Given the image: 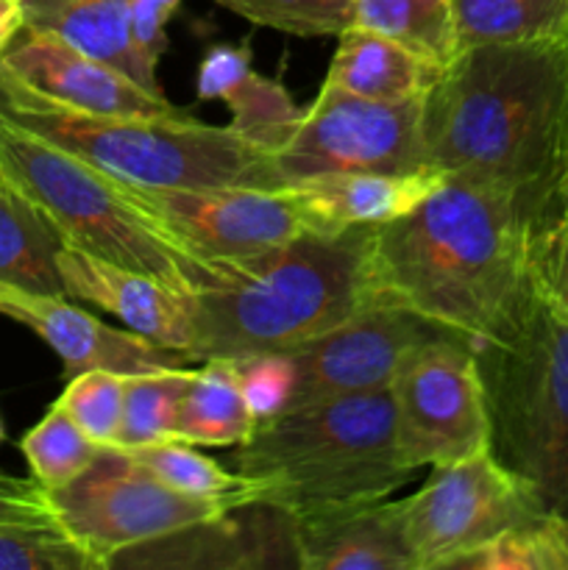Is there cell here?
I'll return each instance as SVG.
<instances>
[{
  "label": "cell",
  "mask_w": 568,
  "mask_h": 570,
  "mask_svg": "<svg viewBox=\"0 0 568 570\" xmlns=\"http://www.w3.org/2000/svg\"><path fill=\"white\" fill-rule=\"evenodd\" d=\"M284 187L323 173H427L421 100L382 104L323 81L287 142L273 154Z\"/></svg>",
  "instance_id": "10"
},
{
  "label": "cell",
  "mask_w": 568,
  "mask_h": 570,
  "mask_svg": "<svg viewBox=\"0 0 568 570\" xmlns=\"http://www.w3.org/2000/svg\"><path fill=\"white\" fill-rule=\"evenodd\" d=\"M115 181L131 204L221 267L271 254L306 232L284 189L143 187L117 176Z\"/></svg>",
  "instance_id": "12"
},
{
  "label": "cell",
  "mask_w": 568,
  "mask_h": 570,
  "mask_svg": "<svg viewBox=\"0 0 568 570\" xmlns=\"http://www.w3.org/2000/svg\"><path fill=\"white\" fill-rule=\"evenodd\" d=\"M566 546H568V521H566Z\"/></svg>",
  "instance_id": "43"
},
{
  "label": "cell",
  "mask_w": 568,
  "mask_h": 570,
  "mask_svg": "<svg viewBox=\"0 0 568 570\" xmlns=\"http://www.w3.org/2000/svg\"><path fill=\"white\" fill-rule=\"evenodd\" d=\"M195 367H165V371L131 373L123 393V417L115 449H145L173 438L178 404L193 379Z\"/></svg>",
  "instance_id": "27"
},
{
  "label": "cell",
  "mask_w": 568,
  "mask_h": 570,
  "mask_svg": "<svg viewBox=\"0 0 568 570\" xmlns=\"http://www.w3.org/2000/svg\"><path fill=\"white\" fill-rule=\"evenodd\" d=\"M221 9L290 37H340L351 28L354 0H212Z\"/></svg>",
  "instance_id": "31"
},
{
  "label": "cell",
  "mask_w": 568,
  "mask_h": 570,
  "mask_svg": "<svg viewBox=\"0 0 568 570\" xmlns=\"http://www.w3.org/2000/svg\"><path fill=\"white\" fill-rule=\"evenodd\" d=\"M451 570H568L566 518L540 515L507 529L482 549L460 557Z\"/></svg>",
  "instance_id": "29"
},
{
  "label": "cell",
  "mask_w": 568,
  "mask_h": 570,
  "mask_svg": "<svg viewBox=\"0 0 568 570\" xmlns=\"http://www.w3.org/2000/svg\"><path fill=\"white\" fill-rule=\"evenodd\" d=\"M251 42H215L200 56L195 87L200 100H223L232 111V128L256 148L276 154L293 128L298 126L301 109L293 95L273 78L254 70Z\"/></svg>",
  "instance_id": "20"
},
{
  "label": "cell",
  "mask_w": 568,
  "mask_h": 570,
  "mask_svg": "<svg viewBox=\"0 0 568 570\" xmlns=\"http://www.w3.org/2000/svg\"><path fill=\"white\" fill-rule=\"evenodd\" d=\"M399 510L415 570H451L460 557L482 549L507 529L549 515L490 449L432 465L427 484L399 501Z\"/></svg>",
  "instance_id": "9"
},
{
  "label": "cell",
  "mask_w": 568,
  "mask_h": 570,
  "mask_svg": "<svg viewBox=\"0 0 568 570\" xmlns=\"http://www.w3.org/2000/svg\"><path fill=\"white\" fill-rule=\"evenodd\" d=\"M527 273L532 293L568 323V206L529 226Z\"/></svg>",
  "instance_id": "33"
},
{
  "label": "cell",
  "mask_w": 568,
  "mask_h": 570,
  "mask_svg": "<svg viewBox=\"0 0 568 570\" xmlns=\"http://www.w3.org/2000/svg\"><path fill=\"white\" fill-rule=\"evenodd\" d=\"M22 28L53 33L150 92H161L156 67L139 56L131 39L128 0H22Z\"/></svg>",
  "instance_id": "21"
},
{
  "label": "cell",
  "mask_w": 568,
  "mask_h": 570,
  "mask_svg": "<svg viewBox=\"0 0 568 570\" xmlns=\"http://www.w3.org/2000/svg\"><path fill=\"white\" fill-rule=\"evenodd\" d=\"M256 417L239 390L232 360L200 362L182 395L173 438L204 449L243 445L254 434Z\"/></svg>",
  "instance_id": "24"
},
{
  "label": "cell",
  "mask_w": 568,
  "mask_h": 570,
  "mask_svg": "<svg viewBox=\"0 0 568 570\" xmlns=\"http://www.w3.org/2000/svg\"><path fill=\"white\" fill-rule=\"evenodd\" d=\"M232 462L262 501L293 512L390 499L418 471L401 451L390 387L278 412Z\"/></svg>",
  "instance_id": "4"
},
{
  "label": "cell",
  "mask_w": 568,
  "mask_h": 570,
  "mask_svg": "<svg viewBox=\"0 0 568 570\" xmlns=\"http://www.w3.org/2000/svg\"><path fill=\"white\" fill-rule=\"evenodd\" d=\"M0 67L33 92L89 115L178 117L165 92H150L117 67L92 59L65 39L22 28L6 48Z\"/></svg>",
  "instance_id": "15"
},
{
  "label": "cell",
  "mask_w": 568,
  "mask_h": 570,
  "mask_svg": "<svg viewBox=\"0 0 568 570\" xmlns=\"http://www.w3.org/2000/svg\"><path fill=\"white\" fill-rule=\"evenodd\" d=\"M0 570H98L56 521L0 523Z\"/></svg>",
  "instance_id": "32"
},
{
  "label": "cell",
  "mask_w": 568,
  "mask_h": 570,
  "mask_svg": "<svg viewBox=\"0 0 568 570\" xmlns=\"http://www.w3.org/2000/svg\"><path fill=\"white\" fill-rule=\"evenodd\" d=\"M457 50L568 37V0H451Z\"/></svg>",
  "instance_id": "25"
},
{
  "label": "cell",
  "mask_w": 568,
  "mask_h": 570,
  "mask_svg": "<svg viewBox=\"0 0 568 570\" xmlns=\"http://www.w3.org/2000/svg\"><path fill=\"white\" fill-rule=\"evenodd\" d=\"M20 31H22V26H0V59H3L6 48H9V45L14 42V37Z\"/></svg>",
  "instance_id": "39"
},
{
  "label": "cell",
  "mask_w": 568,
  "mask_h": 570,
  "mask_svg": "<svg viewBox=\"0 0 568 570\" xmlns=\"http://www.w3.org/2000/svg\"><path fill=\"white\" fill-rule=\"evenodd\" d=\"M301 570H415L401 529L399 501L295 512Z\"/></svg>",
  "instance_id": "18"
},
{
  "label": "cell",
  "mask_w": 568,
  "mask_h": 570,
  "mask_svg": "<svg viewBox=\"0 0 568 570\" xmlns=\"http://www.w3.org/2000/svg\"><path fill=\"white\" fill-rule=\"evenodd\" d=\"M0 315L31 328L65 365V379L87 371L131 373L187 367L193 362L131 328L106 326L67 295H37L0 287Z\"/></svg>",
  "instance_id": "16"
},
{
  "label": "cell",
  "mask_w": 568,
  "mask_h": 570,
  "mask_svg": "<svg viewBox=\"0 0 568 570\" xmlns=\"http://www.w3.org/2000/svg\"><path fill=\"white\" fill-rule=\"evenodd\" d=\"M65 248L42 212L0 178V287L67 295L59 273Z\"/></svg>",
  "instance_id": "23"
},
{
  "label": "cell",
  "mask_w": 568,
  "mask_h": 570,
  "mask_svg": "<svg viewBox=\"0 0 568 570\" xmlns=\"http://www.w3.org/2000/svg\"><path fill=\"white\" fill-rule=\"evenodd\" d=\"M234 367H237L239 390L256 423L271 421L278 412L287 410L295 384V367L287 351L234 360Z\"/></svg>",
  "instance_id": "35"
},
{
  "label": "cell",
  "mask_w": 568,
  "mask_h": 570,
  "mask_svg": "<svg viewBox=\"0 0 568 570\" xmlns=\"http://www.w3.org/2000/svg\"><path fill=\"white\" fill-rule=\"evenodd\" d=\"M560 206H568V178H566V181H562L560 193H557V204H555V209H560Z\"/></svg>",
  "instance_id": "41"
},
{
  "label": "cell",
  "mask_w": 568,
  "mask_h": 570,
  "mask_svg": "<svg viewBox=\"0 0 568 570\" xmlns=\"http://www.w3.org/2000/svg\"><path fill=\"white\" fill-rule=\"evenodd\" d=\"M0 26H22V0H0Z\"/></svg>",
  "instance_id": "38"
},
{
  "label": "cell",
  "mask_w": 568,
  "mask_h": 570,
  "mask_svg": "<svg viewBox=\"0 0 568 570\" xmlns=\"http://www.w3.org/2000/svg\"><path fill=\"white\" fill-rule=\"evenodd\" d=\"M42 501L56 527L98 570H109L123 551L237 507L232 501L198 499L173 490L115 445H104L92 465L72 482L42 488Z\"/></svg>",
  "instance_id": "8"
},
{
  "label": "cell",
  "mask_w": 568,
  "mask_h": 570,
  "mask_svg": "<svg viewBox=\"0 0 568 570\" xmlns=\"http://www.w3.org/2000/svg\"><path fill=\"white\" fill-rule=\"evenodd\" d=\"M0 115L67 154L143 187L284 189L276 159L228 126L178 117L89 115L33 92L0 67Z\"/></svg>",
  "instance_id": "5"
},
{
  "label": "cell",
  "mask_w": 568,
  "mask_h": 570,
  "mask_svg": "<svg viewBox=\"0 0 568 570\" xmlns=\"http://www.w3.org/2000/svg\"><path fill=\"white\" fill-rule=\"evenodd\" d=\"M128 454L137 462H143L154 476L170 484L173 490H182L187 495L232 501V504H245L251 499H259L256 482H251V479H245L237 471H226L215 460L200 454L198 445L184 443V440H161V443L145 445V449H131Z\"/></svg>",
  "instance_id": "28"
},
{
  "label": "cell",
  "mask_w": 568,
  "mask_h": 570,
  "mask_svg": "<svg viewBox=\"0 0 568 570\" xmlns=\"http://www.w3.org/2000/svg\"><path fill=\"white\" fill-rule=\"evenodd\" d=\"M123 393H126L123 373L87 371L67 379V387L56 399V406H61L95 443L115 445L123 417Z\"/></svg>",
  "instance_id": "34"
},
{
  "label": "cell",
  "mask_w": 568,
  "mask_h": 570,
  "mask_svg": "<svg viewBox=\"0 0 568 570\" xmlns=\"http://www.w3.org/2000/svg\"><path fill=\"white\" fill-rule=\"evenodd\" d=\"M17 521H53L39 484L33 490H0V523Z\"/></svg>",
  "instance_id": "37"
},
{
  "label": "cell",
  "mask_w": 568,
  "mask_h": 570,
  "mask_svg": "<svg viewBox=\"0 0 568 570\" xmlns=\"http://www.w3.org/2000/svg\"><path fill=\"white\" fill-rule=\"evenodd\" d=\"M429 165L516 195L532 223L568 178V37L457 53L421 100Z\"/></svg>",
  "instance_id": "1"
},
{
  "label": "cell",
  "mask_w": 568,
  "mask_h": 570,
  "mask_svg": "<svg viewBox=\"0 0 568 570\" xmlns=\"http://www.w3.org/2000/svg\"><path fill=\"white\" fill-rule=\"evenodd\" d=\"M115 568H212V570H301L295 512L251 499L223 515L193 523L115 557Z\"/></svg>",
  "instance_id": "14"
},
{
  "label": "cell",
  "mask_w": 568,
  "mask_h": 570,
  "mask_svg": "<svg viewBox=\"0 0 568 570\" xmlns=\"http://www.w3.org/2000/svg\"><path fill=\"white\" fill-rule=\"evenodd\" d=\"M454 334L395 304H376L287 351L295 367L287 410L337 395L384 390L418 345Z\"/></svg>",
  "instance_id": "13"
},
{
  "label": "cell",
  "mask_w": 568,
  "mask_h": 570,
  "mask_svg": "<svg viewBox=\"0 0 568 570\" xmlns=\"http://www.w3.org/2000/svg\"><path fill=\"white\" fill-rule=\"evenodd\" d=\"M529 226L532 217L516 195L443 178L407 215L371 226L373 293L473 345L493 343L532 298Z\"/></svg>",
  "instance_id": "2"
},
{
  "label": "cell",
  "mask_w": 568,
  "mask_h": 570,
  "mask_svg": "<svg viewBox=\"0 0 568 570\" xmlns=\"http://www.w3.org/2000/svg\"><path fill=\"white\" fill-rule=\"evenodd\" d=\"M20 449L31 468L33 482L50 490L72 482L78 473L87 471L104 445L87 438L84 429L61 406L53 404L48 415L22 438Z\"/></svg>",
  "instance_id": "30"
},
{
  "label": "cell",
  "mask_w": 568,
  "mask_h": 570,
  "mask_svg": "<svg viewBox=\"0 0 568 570\" xmlns=\"http://www.w3.org/2000/svg\"><path fill=\"white\" fill-rule=\"evenodd\" d=\"M443 173H323L284 193L298 209L306 232L337 234L345 228L382 226L421 204Z\"/></svg>",
  "instance_id": "19"
},
{
  "label": "cell",
  "mask_w": 568,
  "mask_h": 570,
  "mask_svg": "<svg viewBox=\"0 0 568 570\" xmlns=\"http://www.w3.org/2000/svg\"><path fill=\"white\" fill-rule=\"evenodd\" d=\"M0 178L31 200L67 248L195 295L234 276L123 195L115 176L0 115Z\"/></svg>",
  "instance_id": "6"
},
{
  "label": "cell",
  "mask_w": 568,
  "mask_h": 570,
  "mask_svg": "<svg viewBox=\"0 0 568 570\" xmlns=\"http://www.w3.org/2000/svg\"><path fill=\"white\" fill-rule=\"evenodd\" d=\"M351 26L382 33L443 70L460 53L451 0H354Z\"/></svg>",
  "instance_id": "26"
},
{
  "label": "cell",
  "mask_w": 568,
  "mask_h": 570,
  "mask_svg": "<svg viewBox=\"0 0 568 570\" xmlns=\"http://www.w3.org/2000/svg\"><path fill=\"white\" fill-rule=\"evenodd\" d=\"M3 438H6V432H3V421H0V443H3Z\"/></svg>",
  "instance_id": "42"
},
{
  "label": "cell",
  "mask_w": 568,
  "mask_h": 570,
  "mask_svg": "<svg viewBox=\"0 0 568 570\" xmlns=\"http://www.w3.org/2000/svg\"><path fill=\"white\" fill-rule=\"evenodd\" d=\"M443 67L421 59L404 45L365 31V28H345L337 37V50L326 70V83L382 104H404L423 100L429 89L438 83Z\"/></svg>",
  "instance_id": "22"
},
{
  "label": "cell",
  "mask_w": 568,
  "mask_h": 570,
  "mask_svg": "<svg viewBox=\"0 0 568 570\" xmlns=\"http://www.w3.org/2000/svg\"><path fill=\"white\" fill-rule=\"evenodd\" d=\"M390 395L412 468L443 465L490 449V421L471 340L443 334L401 360Z\"/></svg>",
  "instance_id": "11"
},
{
  "label": "cell",
  "mask_w": 568,
  "mask_h": 570,
  "mask_svg": "<svg viewBox=\"0 0 568 570\" xmlns=\"http://www.w3.org/2000/svg\"><path fill=\"white\" fill-rule=\"evenodd\" d=\"M490 451L568 521V323L532 293L505 337L473 345Z\"/></svg>",
  "instance_id": "7"
},
{
  "label": "cell",
  "mask_w": 568,
  "mask_h": 570,
  "mask_svg": "<svg viewBox=\"0 0 568 570\" xmlns=\"http://www.w3.org/2000/svg\"><path fill=\"white\" fill-rule=\"evenodd\" d=\"M59 273L67 298L100 306L131 332L187 356L193 343V295L67 245L59 254Z\"/></svg>",
  "instance_id": "17"
},
{
  "label": "cell",
  "mask_w": 568,
  "mask_h": 570,
  "mask_svg": "<svg viewBox=\"0 0 568 570\" xmlns=\"http://www.w3.org/2000/svg\"><path fill=\"white\" fill-rule=\"evenodd\" d=\"M33 488H37V482H22V479L0 473V490H33Z\"/></svg>",
  "instance_id": "40"
},
{
  "label": "cell",
  "mask_w": 568,
  "mask_h": 570,
  "mask_svg": "<svg viewBox=\"0 0 568 570\" xmlns=\"http://www.w3.org/2000/svg\"><path fill=\"white\" fill-rule=\"evenodd\" d=\"M182 9V0H128V28L139 56L150 67H159L167 50V22Z\"/></svg>",
  "instance_id": "36"
},
{
  "label": "cell",
  "mask_w": 568,
  "mask_h": 570,
  "mask_svg": "<svg viewBox=\"0 0 568 570\" xmlns=\"http://www.w3.org/2000/svg\"><path fill=\"white\" fill-rule=\"evenodd\" d=\"M371 226L301 232L282 248L234 265V276L193 295L189 362L293 351L382 304L368 276Z\"/></svg>",
  "instance_id": "3"
}]
</instances>
